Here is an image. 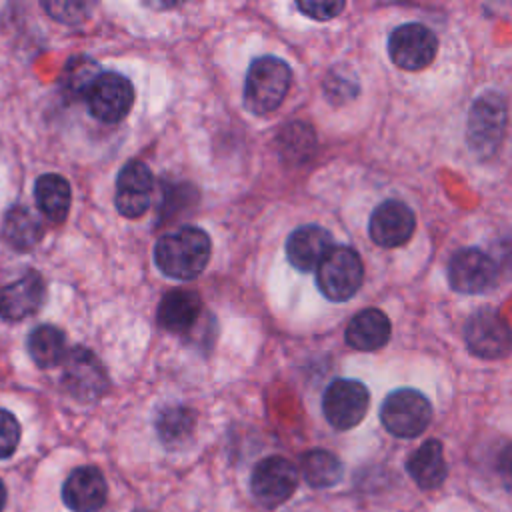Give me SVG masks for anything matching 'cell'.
<instances>
[{"label": "cell", "mask_w": 512, "mask_h": 512, "mask_svg": "<svg viewBox=\"0 0 512 512\" xmlns=\"http://www.w3.org/2000/svg\"><path fill=\"white\" fill-rule=\"evenodd\" d=\"M212 254L210 236L198 226H180L158 238L154 262L158 270L174 280H194L208 266Z\"/></svg>", "instance_id": "obj_1"}, {"label": "cell", "mask_w": 512, "mask_h": 512, "mask_svg": "<svg viewBox=\"0 0 512 512\" xmlns=\"http://www.w3.org/2000/svg\"><path fill=\"white\" fill-rule=\"evenodd\" d=\"M292 82L290 66L276 56L254 58L244 82V104L256 114L274 112L286 98Z\"/></svg>", "instance_id": "obj_2"}, {"label": "cell", "mask_w": 512, "mask_h": 512, "mask_svg": "<svg viewBox=\"0 0 512 512\" xmlns=\"http://www.w3.org/2000/svg\"><path fill=\"white\" fill-rule=\"evenodd\" d=\"M506 134V100L500 92L480 94L468 116L466 140L478 158H490L502 144Z\"/></svg>", "instance_id": "obj_3"}, {"label": "cell", "mask_w": 512, "mask_h": 512, "mask_svg": "<svg viewBox=\"0 0 512 512\" xmlns=\"http://www.w3.org/2000/svg\"><path fill=\"white\" fill-rule=\"evenodd\" d=\"M364 280L360 254L350 246H332L316 268L318 290L332 302L350 300Z\"/></svg>", "instance_id": "obj_4"}, {"label": "cell", "mask_w": 512, "mask_h": 512, "mask_svg": "<svg viewBox=\"0 0 512 512\" xmlns=\"http://www.w3.org/2000/svg\"><path fill=\"white\" fill-rule=\"evenodd\" d=\"M432 420L428 398L414 388H398L386 396L380 408L382 426L398 438L420 436Z\"/></svg>", "instance_id": "obj_5"}, {"label": "cell", "mask_w": 512, "mask_h": 512, "mask_svg": "<svg viewBox=\"0 0 512 512\" xmlns=\"http://www.w3.org/2000/svg\"><path fill=\"white\" fill-rule=\"evenodd\" d=\"M62 386L72 398L80 402H94L106 394L110 378L104 364L92 350L74 346L62 362Z\"/></svg>", "instance_id": "obj_6"}, {"label": "cell", "mask_w": 512, "mask_h": 512, "mask_svg": "<svg viewBox=\"0 0 512 512\" xmlns=\"http://www.w3.org/2000/svg\"><path fill=\"white\" fill-rule=\"evenodd\" d=\"M370 406V392L360 380L338 378L328 384L322 396V412L336 430L358 426Z\"/></svg>", "instance_id": "obj_7"}, {"label": "cell", "mask_w": 512, "mask_h": 512, "mask_svg": "<svg viewBox=\"0 0 512 512\" xmlns=\"http://www.w3.org/2000/svg\"><path fill=\"white\" fill-rule=\"evenodd\" d=\"M84 98L96 120L116 124L128 116L134 104V86L120 72H100Z\"/></svg>", "instance_id": "obj_8"}, {"label": "cell", "mask_w": 512, "mask_h": 512, "mask_svg": "<svg viewBox=\"0 0 512 512\" xmlns=\"http://www.w3.org/2000/svg\"><path fill=\"white\" fill-rule=\"evenodd\" d=\"M298 486V470L284 456H268L260 460L250 476V492L264 508H278Z\"/></svg>", "instance_id": "obj_9"}, {"label": "cell", "mask_w": 512, "mask_h": 512, "mask_svg": "<svg viewBox=\"0 0 512 512\" xmlns=\"http://www.w3.org/2000/svg\"><path fill=\"white\" fill-rule=\"evenodd\" d=\"M436 52V34L420 22H406L390 32L388 54L392 62L402 70L416 72L426 68L436 58Z\"/></svg>", "instance_id": "obj_10"}, {"label": "cell", "mask_w": 512, "mask_h": 512, "mask_svg": "<svg viewBox=\"0 0 512 512\" xmlns=\"http://www.w3.org/2000/svg\"><path fill=\"white\" fill-rule=\"evenodd\" d=\"M464 342L474 356L496 360L510 350V328L494 308L476 310L464 324Z\"/></svg>", "instance_id": "obj_11"}, {"label": "cell", "mask_w": 512, "mask_h": 512, "mask_svg": "<svg viewBox=\"0 0 512 512\" xmlns=\"http://www.w3.org/2000/svg\"><path fill=\"white\" fill-rule=\"evenodd\" d=\"M448 282L460 294H484L498 282V266L480 248H462L448 262Z\"/></svg>", "instance_id": "obj_12"}, {"label": "cell", "mask_w": 512, "mask_h": 512, "mask_svg": "<svg viewBox=\"0 0 512 512\" xmlns=\"http://www.w3.org/2000/svg\"><path fill=\"white\" fill-rule=\"evenodd\" d=\"M416 230V216L402 200L380 202L368 222V234L382 248H398L406 244Z\"/></svg>", "instance_id": "obj_13"}, {"label": "cell", "mask_w": 512, "mask_h": 512, "mask_svg": "<svg viewBox=\"0 0 512 512\" xmlns=\"http://www.w3.org/2000/svg\"><path fill=\"white\" fill-rule=\"evenodd\" d=\"M154 176L140 160H130L122 166L116 178L114 204L124 218H140L152 202Z\"/></svg>", "instance_id": "obj_14"}, {"label": "cell", "mask_w": 512, "mask_h": 512, "mask_svg": "<svg viewBox=\"0 0 512 512\" xmlns=\"http://www.w3.org/2000/svg\"><path fill=\"white\" fill-rule=\"evenodd\" d=\"M44 298V278L36 270H26L16 280L0 286V318L8 322L24 320L40 310Z\"/></svg>", "instance_id": "obj_15"}, {"label": "cell", "mask_w": 512, "mask_h": 512, "mask_svg": "<svg viewBox=\"0 0 512 512\" xmlns=\"http://www.w3.org/2000/svg\"><path fill=\"white\" fill-rule=\"evenodd\" d=\"M106 496L108 484L96 466L74 468L62 484V502L72 512H98Z\"/></svg>", "instance_id": "obj_16"}, {"label": "cell", "mask_w": 512, "mask_h": 512, "mask_svg": "<svg viewBox=\"0 0 512 512\" xmlns=\"http://www.w3.org/2000/svg\"><path fill=\"white\" fill-rule=\"evenodd\" d=\"M202 314V298L196 290L174 288L166 292L158 304V326L172 334H188L194 330Z\"/></svg>", "instance_id": "obj_17"}, {"label": "cell", "mask_w": 512, "mask_h": 512, "mask_svg": "<svg viewBox=\"0 0 512 512\" xmlns=\"http://www.w3.org/2000/svg\"><path fill=\"white\" fill-rule=\"evenodd\" d=\"M332 234L316 224H306L290 232L286 240L288 262L300 272H312L332 248Z\"/></svg>", "instance_id": "obj_18"}, {"label": "cell", "mask_w": 512, "mask_h": 512, "mask_svg": "<svg viewBox=\"0 0 512 512\" xmlns=\"http://www.w3.org/2000/svg\"><path fill=\"white\" fill-rule=\"evenodd\" d=\"M390 332V320L382 310L364 308L352 316V320L346 326L344 338L346 344L354 350L374 352L380 350L390 340Z\"/></svg>", "instance_id": "obj_19"}, {"label": "cell", "mask_w": 512, "mask_h": 512, "mask_svg": "<svg viewBox=\"0 0 512 512\" xmlns=\"http://www.w3.org/2000/svg\"><path fill=\"white\" fill-rule=\"evenodd\" d=\"M406 472L422 490L440 488L448 476L442 442L430 438L420 448H416L406 460Z\"/></svg>", "instance_id": "obj_20"}, {"label": "cell", "mask_w": 512, "mask_h": 512, "mask_svg": "<svg viewBox=\"0 0 512 512\" xmlns=\"http://www.w3.org/2000/svg\"><path fill=\"white\" fill-rule=\"evenodd\" d=\"M34 198L38 210L52 222L62 224L68 218L72 204V190L64 176L44 174L34 184Z\"/></svg>", "instance_id": "obj_21"}, {"label": "cell", "mask_w": 512, "mask_h": 512, "mask_svg": "<svg viewBox=\"0 0 512 512\" xmlns=\"http://www.w3.org/2000/svg\"><path fill=\"white\" fill-rule=\"evenodd\" d=\"M154 426L160 442L174 450L192 438L196 428V412L184 404H170L156 414Z\"/></svg>", "instance_id": "obj_22"}, {"label": "cell", "mask_w": 512, "mask_h": 512, "mask_svg": "<svg viewBox=\"0 0 512 512\" xmlns=\"http://www.w3.org/2000/svg\"><path fill=\"white\" fill-rule=\"evenodd\" d=\"M2 234L12 248L24 252V250H32L40 242L44 234V226L30 208L14 206L4 216Z\"/></svg>", "instance_id": "obj_23"}, {"label": "cell", "mask_w": 512, "mask_h": 512, "mask_svg": "<svg viewBox=\"0 0 512 512\" xmlns=\"http://www.w3.org/2000/svg\"><path fill=\"white\" fill-rule=\"evenodd\" d=\"M28 352L36 366H40L44 370L54 368V366L62 364L68 354L66 334L52 324H42L30 332Z\"/></svg>", "instance_id": "obj_24"}, {"label": "cell", "mask_w": 512, "mask_h": 512, "mask_svg": "<svg viewBox=\"0 0 512 512\" xmlns=\"http://www.w3.org/2000/svg\"><path fill=\"white\" fill-rule=\"evenodd\" d=\"M300 472L312 488H330L342 480L344 468L336 454L324 448H314L302 454Z\"/></svg>", "instance_id": "obj_25"}, {"label": "cell", "mask_w": 512, "mask_h": 512, "mask_svg": "<svg viewBox=\"0 0 512 512\" xmlns=\"http://www.w3.org/2000/svg\"><path fill=\"white\" fill-rule=\"evenodd\" d=\"M278 142H280L282 156L290 162H306V158L316 148L314 130L310 124H304V122L286 124Z\"/></svg>", "instance_id": "obj_26"}, {"label": "cell", "mask_w": 512, "mask_h": 512, "mask_svg": "<svg viewBox=\"0 0 512 512\" xmlns=\"http://www.w3.org/2000/svg\"><path fill=\"white\" fill-rule=\"evenodd\" d=\"M100 74L98 62H94L88 56H74L68 60L64 74H62V88L74 96V98H82L86 96L90 84L96 80V76Z\"/></svg>", "instance_id": "obj_27"}, {"label": "cell", "mask_w": 512, "mask_h": 512, "mask_svg": "<svg viewBox=\"0 0 512 512\" xmlns=\"http://www.w3.org/2000/svg\"><path fill=\"white\" fill-rule=\"evenodd\" d=\"M20 442V424L16 416L0 408V460L10 458Z\"/></svg>", "instance_id": "obj_28"}, {"label": "cell", "mask_w": 512, "mask_h": 512, "mask_svg": "<svg viewBox=\"0 0 512 512\" xmlns=\"http://www.w3.org/2000/svg\"><path fill=\"white\" fill-rule=\"evenodd\" d=\"M296 8L314 18V20H330L334 16H338L344 8H346V2L338 0V2H332V0H322V2H296Z\"/></svg>", "instance_id": "obj_29"}, {"label": "cell", "mask_w": 512, "mask_h": 512, "mask_svg": "<svg viewBox=\"0 0 512 512\" xmlns=\"http://www.w3.org/2000/svg\"><path fill=\"white\" fill-rule=\"evenodd\" d=\"M44 8L50 12L52 18L66 22V24H76L86 16L88 4L82 2H46Z\"/></svg>", "instance_id": "obj_30"}, {"label": "cell", "mask_w": 512, "mask_h": 512, "mask_svg": "<svg viewBox=\"0 0 512 512\" xmlns=\"http://www.w3.org/2000/svg\"><path fill=\"white\" fill-rule=\"evenodd\" d=\"M6 486H4V482H2V478H0V512L4 510V506H6Z\"/></svg>", "instance_id": "obj_31"}]
</instances>
